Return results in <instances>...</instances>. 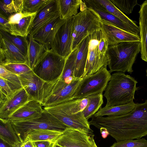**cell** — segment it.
Returning a JSON list of instances; mask_svg holds the SVG:
<instances>
[{"instance_id":"cell-1","label":"cell","mask_w":147,"mask_h":147,"mask_svg":"<svg viewBox=\"0 0 147 147\" xmlns=\"http://www.w3.org/2000/svg\"><path fill=\"white\" fill-rule=\"evenodd\" d=\"M90 125L104 127L117 142L141 138L147 135V100L137 103L129 113L119 116L92 117Z\"/></svg>"},{"instance_id":"cell-2","label":"cell","mask_w":147,"mask_h":147,"mask_svg":"<svg viewBox=\"0 0 147 147\" xmlns=\"http://www.w3.org/2000/svg\"><path fill=\"white\" fill-rule=\"evenodd\" d=\"M89 101L87 98L73 99L55 105L44 107V109L62 123L67 128L94 134L89 121L82 112Z\"/></svg>"},{"instance_id":"cell-3","label":"cell","mask_w":147,"mask_h":147,"mask_svg":"<svg viewBox=\"0 0 147 147\" xmlns=\"http://www.w3.org/2000/svg\"><path fill=\"white\" fill-rule=\"evenodd\" d=\"M137 81L124 73L118 72L111 75L104 96L107 99L106 107L123 105L134 99Z\"/></svg>"},{"instance_id":"cell-4","label":"cell","mask_w":147,"mask_h":147,"mask_svg":"<svg viewBox=\"0 0 147 147\" xmlns=\"http://www.w3.org/2000/svg\"><path fill=\"white\" fill-rule=\"evenodd\" d=\"M140 42H126L108 46L107 56L110 72L131 74L132 66L140 51Z\"/></svg>"},{"instance_id":"cell-5","label":"cell","mask_w":147,"mask_h":147,"mask_svg":"<svg viewBox=\"0 0 147 147\" xmlns=\"http://www.w3.org/2000/svg\"><path fill=\"white\" fill-rule=\"evenodd\" d=\"M88 51L82 77L92 75L104 66L108 65L107 51L109 46L107 36L101 29L88 37Z\"/></svg>"},{"instance_id":"cell-6","label":"cell","mask_w":147,"mask_h":147,"mask_svg":"<svg viewBox=\"0 0 147 147\" xmlns=\"http://www.w3.org/2000/svg\"><path fill=\"white\" fill-rule=\"evenodd\" d=\"M73 16L74 40L72 50L77 48L86 38L101 30V18L99 15L86 5Z\"/></svg>"},{"instance_id":"cell-7","label":"cell","mask_w":147,"mask_h":147,"mask_svg":"<svg viewBox=\"0 0 147 147\" xmlns=\"http://www.w3.org/2000/svg\"><path fill=\"white\" fill-rule=\"evenodd\" d=\"M65 59L51 49L47 50L32 71L36 76L46 82L56 81L62 74Z\"/></svg>"},{"instance_id":"cell-8","label":"cell","mask_w":147,"mask_h":147,"mask_svg":"<svg viewBox=\"0 0 147 147\" xmlns=\"http://www.w3.org/2000/svg\"><path fill=\"white\" fill-rule=\"evenodd\" d=\"M22 143L29 131L34 129H45L63 131L67 127L53 116L44 109L40 117L29 121L11 122Z\"/></svg>"},{"instance_id":"cell-9","label":"cell","mask_w":147,"mask_h":147,"mask_svg":"<svg viewBox=\"0 0 147 147\" xmlns=\"http://www.w3.org/2000/svg\"><path fill=\"white\" fill-rule=\"evenodd\" d=\"M111 76L107 66H104L96 73L82 78L73 99L86 98L93 94L102 93Z\"/></svg>"},{"instance_id":"cell-10","label":"cell","mask_w":147,"mask_h":147,"mask_svg":"<svg viewBox=\"0 0 147 147\" xmlns=\"http://www.w3.org/2000/svg\"><path fill=\"white\" fill-rule=\"evenodd\" d=\"M23 87L33 100L41 104L51 92L58 80L46 82L32 71L19 76Z\"/></svg>"},{"instance_id":"cell-11","label":"cell","mask_w":147,"mask_h":147,"mask_svg":"<svg viewBox=\"0 0 147 147\" xmlns=\"http://www.w3.org/2000/svg\"><path fill=\"white\" fill-rule=\"evenodd\" d=\"M73 17L66 20L57 31L51 49L55 53L65 59L73 51Z\"/></svg>"},{"instance_id":"cell-12","label":"cell","mask_w":147,"mask_h":147,"mask_svg":"<svg viewBox=\"0 0 147 147\" xmlns=\"http://www.w3.org/2000/svg\"><path fill=\"white\" fill-rule=\"evenodd\" d=\"M94 136V134H87L72 128H67L55 143L62 147H98Z\"/></svg>"},{"instance_id":"cell-13","label":"cell","mask_w":147,"mask_h":147,"mask_svg":"<svg viewBox=\"0 0 147 147\" xmlns=\"http://www.w3.org/2000/svg\"><path fill=\"white\" fill-rule=\"evenodd\" d=\"M60 16L58 0H47L35 16L29 29V34L33 35L53 18Z\"/></svg>"},{"instance_id":"cell-14","label":"cell","mask_w":147,"mask_h":147,"mask_svg":"<svg viewBox=\"0 0 147 147\" xmlns=\"http://www.w3.org/2000/svg\"><path fill=\"white\" fill-rule=\"evenodd\" d=\"M82 78L76 79L63 88L54 86L49 95L42 104L44 107L51 106L73 99Z\"/></svg>"},{"instance_id":"cell-15","label":"cell","mask_w":147,"mask_h":147,"mask_svg":"<svg viewBox=\"0 0 147 147\" xmlns=\"http://www.w3.org/2000/svg\"><path fill=\"white\" fill-rule=\"evenodd\" d=\"M32 100L23 87L15 91L0 103V119H8L16 111Z\"/></svg>"},{"instance_id":"cell-16","label":"cell","mask_w":147,"mask_h":147,"mask_svg":"<svg viewBox=\"0 0 147 147\" xmlns=\"http://www.w3.org/2000/svg\"><path fill=\"white\" fill-rule=\"evenodd\" d=\"M100 25L107 38L109 46L123 42H140L139 35L123 30L107 21L101 19Z\"/></svg>"},{"instance_id":"cell-17","label":"cell","mask_w":147,"mask_h":147,"mask_svg":"<svg viewBox=\"0 0 147 147\" xmlns=\"http://www.w3.org/2000/svg\"><path fill=\"white\" fill-rule=\"evenodd\" d=\"M65 21L61 19L60 16L55 17L32 35L33 38L43 45L47 50L51 49L57 31Z\"/></svg>"},{"instance_id":"cell-18","label":"cell","mask_w":147,"mask_h":147,"mask_svg":"<svg viewBox=\"0 0 147 147\" xmlns=\"http://www.w3.org/2000/svg\"><path fill=\"white\" fill-rule=\"evenodd\" d=\"M0 47V65L10 63L27 65L26 57L15 45L1 36Z\"/></svg>"},{"instance_id":"cell-19","label":"cell","mask_w":147,"mask_h":147,"mask_svg":"<svg viewBox=\"0 0 147 147\" xmlns=\"http://www.w3.org/2000/svg\"><path fill=\"white\" fill-rule=\"evenodd\" d=\"M39 102L32 100L27 102L10 116L11 122H18L33 120L40 117L44 109Z\"/></svg>"},{"instance_id":"cell-20","label":"cell","mask_w":147,"mask_h":147,"mask_svg":"<svg viewBox=\"0 0 147 147\" xmlns=\"http://www.w3.org/2000/svg\"><path fill=\"white\" fill-rule=\"evenodd\" d=\"M83 1L87 7L92 9L96 12L102 20L107 21L123 30L135 35H138L134 30L123 21L108 11L96 0Z\"/></svg>"},{"instance_id":"cell-21","label":"cell","mask_w":147,"mask_h":147,"mask_svg":"<svg viewBox=\"0 0 147 147\" xmlns=\"http://www.w3.org/2000/svg\"><path fill=\"white\" fill-rule=\"evenodd\" d=\"M139 13L141 57L142 60L147 62V0L140 5Z\"/></svg>"},{"instance_id":"cell-22","label":"cell","mask_w":147,"mask_h":147,"mask_svg":"<svg viewBox=\"0 0 147 147\" xmlns=\"http://www.w3.org/2000/svg\"><path fill=\"white\" fill-rule=\"evenodd\" d=\"M47 50L43 45L35 40L32 35H29L26 58L27 65L32 70Z\"/></svg>"},{"instance_id":"cell-23","label":"cell","mask_w":147,"mask_h":147,"mask_svg":"<svg viewBox=\"0 0 147 147\" xmlns=\"http://www.w3.org/2000/svg\"><path fill=\"white\" fill-rule=\"evenodd\" d=\"M0 138L14 147H20L23 143L8 119H0Z\"/></svg>"},{"instance_id":"cell-24","label":"cell","mask_w":147,"mask_h":147,"mask_svg":"<svg viewBox=\"0 0 147 147\" xmlns=\"http://www.w3.org/2000/svg\"><path fill=\"white\" fill-rule=\"evenodd\" d=\"M88 46V39L87 37L78 47V51L74 72V76L76 78H81L83 76L87 61Z\"/></svg>"},{"instance_id":"cell-25","label":"cell","mask_w":147,"mask_h":147,"mask_svg":"<svg viewBox=\"0 0 147 147\" xmlns=\"http://www.w3.org/2000/svg\"><path fill=\"white\" fill-rule=\"evenodd\" d=\"M63 133V131L49 129H33L27 133L23 143L27 141L33 142L49 141L55 143L57 139Z\"/></svg>"},{"instance_id":"cell-26","label":"cell","mask_w":147,"mask_h":147,"mask_svg":"<svg viewBox=\"0 0 147 147\" xmlns=\"http://www.w3.org/2000/svg\"><path fill=\"white\" fill-rule=\"evenodd\" d=\"M137 105L134 102L123 105L101 107L94 115L95 117L119 116L127 114L133 111Z\"/></svg>"},{"instance_id":"cell-27","label":"cell","mask_w":147,"mask_h":147,"mask_svg":"<svg viewBox=\"0 0 147 147\" xmlns=\"http://www.w3.org/2000/svg\"><path fill=\"white\" fill-rule=\"evenodd\" d=\"M60 17L67 19L76 15L83 2L81 0H58Z\"/></svg>"},{"instance_id":"cell-28","label":"cell","mask_w":147,"mask_h":147,"mask_svg":"<svg viewBox=\"0 0 147 147\" xmlns=\"http://www.w3.org/2000/svg\"><path fill=\"white\" fill-rule=\"evenodd\" d=\"M109 12L116 17L134 30L139 35V28L133 21L121 11L109 0H96Z\"/></svg>"},{"instance_id":"cell-29","label":"cell","mask_w":147,"mask_h":147,"mask_svg":"<svg viewBox=\"0 0 147 147\" xmlns=\"http://www.w3.org/2000/svg\"><path fill=\"white\" fill-rule=\"evenodd\" d=\"M78 47L73 50L71 53L66 59L63 69L59 79L68 85L74 80L77 79L74 77V72L75 69Z\"/></svg>"},{"instance_id":"cell-30","label":"cell","mask_w":147,"mask_h":147,"mask_svg":"<svg viewBox=\"0 0 147 147\" xmlns=\"http://www.w3.org/2000/svg\"><path fill=\"white\" fill-rule=\"evenodd\" d=\"M36 13L23 18L17 24H10V34L14 36L27 37L29 34L30 27Z\"/></svg>"},{"instance_id":"cell-31","label":"cell","mask_w":147,"mask_h":147,"mask_svg":"<svg viewBox=\"0 0 147 147\" xmlns=\"http://www.w3.org/2000/svg\"><path fill=\"white\" fill-rule=\"evenodd\" d=\"M89 100L88 104L82 111L85 118L88 120L102 107L103 103L102 93L94 94L87 97Z\"/></svg>"},{"instance_id":"cell-32","label":"cell","mask_w":147,"mask_h":147,"mask_svg":"<svg viewBox=\"0 0 147 147\" xmlns=\"http://www.w3.org/2000/svg\"><path fill=\"white\" fill-rule=\"evenodd\" d=\"M0 14L7 18L13 13L22 11L23 0H0Z\"/></svg>"},{"instance_id":"cell-33","label":"cell","mask_w":147,"mask_h":147,"mask_svg":"<svg viewBox=\"0 0 147 147\" xmlns=\"http://www.w3.org/2000/svg\"><path fill=\"white\" fill-rule=\"evenodd\" d=\"M0 36L15 45L26 57L29 45L26 37L13 35L2 30H0Z\"/></svg>"},{"instance_id":"cell-34","label":"cell","mask_w":147,"mask_h":147,"mask_svg":"<svg viewBox=\"0 0 147 147\" xmlns=\"http://www.w3.org/2000/svg\"><path fill=\"white\" fill-rule=\"evenodd\" d=\"M0 77L5 80L13 92L23 88L19 76L7 70L1 65H0Z\"/></svg>"},{"instance_id":"cell-35","label":"cell","mask_w":147,"mask_h":147,"mask_svg":"<svg viewBox=\"0 0 147 147\" xmlns=\"http://www.w3.org/2000/svg\"><path fill=\"white\" fill-rule=\"evenodd\" d=\"M110 1L121 11L127 15L131 13L134 7L138 5L137 0H111Z\"/></svg>"},{"instance_id":"cell-36","label":"cell","mask_w":147,"mask_h":147,"mask_svg":"<svg viewBox=\"0 0 147 147\" xmlns=\"http://www.w3.org/2000/svg\"><path fill=\"white\" fill-rule=\"evenodd\" d=\"M47 0H23L22 11L33 13L37 12Z\"/></svg>"},{"instance_id":"cell-37","label":"cell","mask_w":147,"mask_h":147,"mask_svg":"<svg viewBox=\"0 0 147 147\" xmlns=\"http://www.w3.org/2000/svg\"><path fill=\"white\" fill-rule=\"evenodd\" d=\"M110 147H147V140L143 138L121 141L115 143Z\"/></svg>"},{"instance_id":"cell-38","label":"cell","mask_w":147,"mask_h":147,"mask_svg":"<svg viewBox=\"0 0 147 147\" xmlns=\"http://www.w3.org/2000/svg\"><path fill=\"white\" fill-rule=\"evenodd\" d=\"M2 65L7 70L19 76L32 71L25 64L10 63Z\"/></svg>"},{"instance_id":"cell-39","label":"cell","mask_w":147,"mask_h":147,"mask_svg":"<svg viewBox=\"0 0 147 147\" xmlns=\"http://www.w3.org/2000/svg\"><path fill=\"white\" fill-rule=\"evenodd\" d=\"M13 91L5 80L0 77V103L11 95Z\"/></svg>"},{"instance_id":"cell-40","label":"cell","mask_w":147,"mask_h":147,"mask_svg":"<svg viewBox=\"0 0 147 147\" xmlns=\"http://www.w3.org/2000/svg\"><path fill=\"white\" fill-rule=\"evenodd\" d=\"M36 13H24L22 11L13 13L10 15L8 18L9 23L10 24H17L23 18L30 16Z\"/></svg>"},{"instance_id":"cell-41","label":"cell","mask_w":147,"mask_h":147,"mask_svg":"<svg viewBox=\"0 0 147 147\" xmlns=\"http://www.w3.org/2000/svg\"><path fill=\"white\" fill-rule=\"evenodd\" d=\"M0 30L10 33L11 26L8 18L1 14H0Z\"/></svg>"},{"instance_id":"cell-42","label":"cell","mask_w":147,"mask_h":147,"mask_svg":"<svg viewBox=\"0 0 147 147\" xmlns=\"http://www.w3.org/2000/svg\"><path fill=\"white\" fill-rule=\"evenodd\" d=\"M35 147H51L54 143L49 141L34 142Z\"/></svg>"},{"instance_id":"cell-43","label":"cell","mask_w":147,"mask_h":147,"mask_svg":"<svg viewBox=\"0 0 147 147\" xmlns=\"http://www.w3.org/2000/svg\"><path fill=\"white\" fill-rule=\"evenodd\" d=\"M100 133L102 137L104 138H106L109 134V133L106 129L104 127H101L100 129Z\"/></svg>"},{"instance_id":"cell-44","label":"cell","mask_w":147,"mask_h":147,"mask_svg":"<svg viewBox=\"0 0 147 147\" xmlns=\"http://www.w3.org/2000/svg\"><path fill=\"white\" fill-rule=\"evenodd\" d=\"M0 139V147H14L13 146L5 142L2 139Z\"/></svg>"},{"instance_id":"cell-45","label":"cell","mask_w":147,"mask_h":147,"mask_svg":"<svg viewBox=\"0 0 147 147\" xmlns=\"http://www.w3.org/2000/svg\"><path fill=\"white\" fill-rule=\"evenodd\" d=\"M23 143L24 144V147H35L33 142L27 141Z\"/></svg>"},{"instance_id":"cell-46","label":"cell","mask_w":147,"mask_h":147,"mask_svg":"<svg viewBox=\"0 0 147 147\" xmlns=\"http://www.w3.org/2000/svg\"><path fill=\"white\" fill-rule=\"evenodd\" d=\"M55 147H62L56 144L55 143Z\"/></svg>"},{"instance_id":"cell-47","label":"cell","mask_w":147,"mask_h":147,"mask_svg":"<svg viewBox=\"0 0 147 147\" xmlns=\"http://www.w3.org/2000/svg\"><path fill=\"white\" fill-rule=\"evenodd\" d=\"M20 147H24V144L23 143Z\"/></svg>"},{"instance_id":"cell-48","label":"cell","mask_w":147,"mask_h":147,"mask_svg":"<svg viewBox=\"0 0 147 147\" xmlns=\"http://www.w3.org/2000/svg\"><path fill=\"white\" fill-rule=\"evenodd\" d=\"M55 143H54L53 145H52V146H51V147H55Z\"/></svg>"},{"instance_id":"cell-49","label":"cell","mask_w":147,"mask_h":147,"mask_svg":"<svg viewBox=\"0 0 147 147\" xmlns=\"http://www.w3.org/2000/svg\"><path fill=\"white\" fill-rule=\"evenodd\" d=\"M146 76H147V69H146Z\"/></svg>"},{"instance_id":"cell-50","label":"cell","mask_w":147,"mask_h":147,"mask_svg":"<svg viewBox=\"0 0 147 147\" xmlns=\"http://www.w3.org/2000/svg\"></svg>"}]
</instances>
